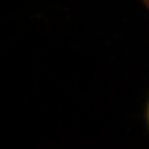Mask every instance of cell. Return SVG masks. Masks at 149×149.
<instances>
[{"label":"cell","mask_w":149,"mask_h":149,"mask_svg":"<svg viewBox=\"0 0 149 149\" xmlns=\"http://www.w3.org/2000/svg\"><path fill=\"white\" fill-rule=\"evenodd\" d=\"M144 1V4L146 6V8H149V0H142Z\"/></svg>","instance_id":"obj_2"},{"label":"cell","mask_w":149,"mask_h":149,"mask_svg":"<svg viewBox=\"0 0 149 149\" xmlns=\"http://www.w3.org/2000/svg\"><path fill=\"white\" fill-rule=\"evenodd\" d=\"M146 122H148V127H149V100H148V105H146Z\"/></svg>","instance_id":"obj_1"}]
</instances>
